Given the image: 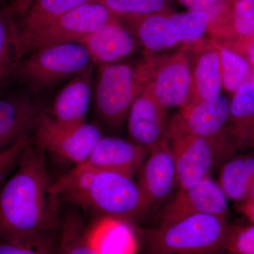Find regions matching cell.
<instances>
[{"label":"cell","mask_w":254,"mask_h":254,"mask_svg":"<svg viewBox=\"0 0 254 254\" xmlns=\"http://www.w3.org/2000/svg\"><path fill=\"white\" fill-rule=\"evenodd\" d=\"M168 139L176 166L178 190L194 186L210 177L216 166L215 157L208 141L170 125Z\"/></svg>","instance_id":"cell-10"},{"label":"cell","mask_w":254,"mask_h":254,"mask_svg":"<svg viewBox=\"0 0 254 254\" xmlns=\"http://www.w3.org/2000/svg\"><path fill=\"white\" fill-rule=\"evenodd\" d=\"M53 186L60 199L101 216L131 222L150 208L141 187L131 177L99 170L86 163L75 165Z\"/></svg>","instance_id":"cell-2"},{"label":"cell","mask_w":254,"mask_h":254,"mask_svg":"<svg viewBox=\"0 0 254 254\" xmlns=\"http://www.w3.org/2000/svg\"><path fill=\"white\" fill-rule=\"evenodd\" d=\"M121 18L97 1L78 6L17 43L16 61L42 48L81 43L92 33Z\"/></svg>","instance_id":"cell-6"},{"label":"cell","mask_w":254,"mask_h":254,"mask_svg":"<svg viewBox=\"0 0 254 254\" xmlns=\"http://www.w3.org/2000/svg\"><path fill=\"white\" fill-rule=\"evenodd\" d=\"M194 59L190 63L191 77L188 105L218 96L222 88L221 66L217 50L208 44L194 52Z\"/></svg>","instance_id":"cell-20"},{"label":"cell","mask_w":254,"mask_h":254,"mask_svg":"<svg viewBox=\"0 0 254 254\" xmlns=\"http://www.w3.org/2000/svg\"><path fill=\"white\" fill-rule=\"evenodd\" d=\"M139 231L125 219L100 216L87 225L86 238L95 254H137Z\"/></svg>","instance_id":"cell-14"},{"label":"cell","mask_w":254,"mask_h":254,"mask_svg":"<svg viewBox=\"0 0 254 254\" xmlns=\"http://www.w3.org/2000/svg\"><path fill=\"white\" fill-rule=\"evenodd\" d=\"M45 152L30 142L0 188V240L59 230L60 198L50 180Z\"/></svg>","instance_id":"cell-1"},{"label":"cell","mask_w":254,"mask_h":254,"mask_svg":"<svg viewBox=\"0 0 254 254\" xmlns=\"http://www.w3.org/2000/svg\"><path fill=\"white\" fill-rule=\"evenodd\" d=\"M30 143L29 135L0 150V188L14 173L23 151Z\"/></svg>","instance_id":"cell-33"},{"label":"cell","mask_w":254,"mask_h":254,"mask_svg":"<svg viewBox=\"0 0 254 254\" xmlns=\"http://www.w3.org/2000/svg\"><path fill=\"white\" fill-rule=\"evenodd\" d=\"M239 209L244 215L254 225V203L242 202Z\"/></svg>","instance_id":"cell-35"},{"label":"cell","mask_w":254,"mask_h":254,"mask_svg":"<svg viewBox=\"0 0 254 254\" xmlns=\"http://www.w3.org/2000/svg\"><path fill=\"white\" fill-rule=\"evenodd\" d=\"M93 68L75 76L55 98L52 118L58 125L75 127L86 123L93 88Z\"/></svg>","instance_id":"cell-18"},{"label":"cell","mask_w":254,"mask_h":254,"mask_svg":"<svg viewBox=\"0 0 254 254\" xmlns=\"http://www.w3.org/2000/svg\"><path fill=\"white\" fill-rule=\"evenodd\" d=\"M93 64L91 55L83 44L65 43L42 48L18 60L12 76L38 93L86 72Z\"/></svg>","instance_id":"cell-5"},{"label":"cell","mask_w":254,"mask_h":254,"mask_svg":"<svg viewBox=\"0 0 254 254\" xmlns=\"http://www.w3.org/2000/svg\"><path fill=\"white\" fill-rule=\"evenodd\" d=\"M230 100L220 95L186 105L170 121V125L208 141L216 167L223 165L237 151L228 130Z\"/></svg>","instance_id":"cell-7"},{"label":"cell","mask_w":254,"mask_h":254,"mask_svg":"<svg viewBox=\"0 0 254 254\" xmlns=\"http://www.w3.org/2000/svg\"><path fill=\"white\" fill-rule=\"evenodd\" d=\"M94 64L118 63L136 53L139 42L121 21L109 23L81 42Z\"/></svg>","instance_id":"cell-16"},{"label":"cell","mask_w":254,"mask_h":254,"mask_svg":"<svg viewBox=\"0 0 254 254\" xmlns=\"http://www.w3.org/2000/svg\"><path fill=\"white\" fill-rule=\"evenodd\" d=\"M169 123L167 109L159 104L145 84L128 112L131 141L149 153L168 138Z\"/></svg>","instance_id":"cell-12"},{"label":"cell","mask_w":254,"mask_h":254,"mask_svg":"<svg viewBox=\"0 0 254 254\" xmlns=\"http://www.w3.org/2000/svg\"><path fill=\"white\" fill-rule=\"evenodd\" d=\"M87 225L74 205L60 213L58 254H95L86 238Z\"/></svg>","instance_id":"cell-24"},{"label":"cell","mask_w":254,"mask_h":254,"mask_svg":"<svg viewBox=\"0 0 254 254\" xmlns=\"http://www.w3.org/2000/svg\"><path fill=\"white\" fill-rule=\"evenodd\" d=\"M44 111L39 103L28 96L0 98V150L29 135Z\"/></svg>","instance_id":"cell-15"},{"label":"cell","mask_w":254,"mask_h":254,"mask_svg":"<svg viewBox=\"0 0 254 254\" xmlns=\"http://www.w3.org/2000/svg\"><path fill=\"white\" fill-rule=\"evenodd\" d=\"M237 53L245 57L254 67V35L250 38L240 41L220 42Z\"/></svg>","instance_id":"cell-34"},{"label":"cell","mask_w":254,"mask_h":254,"mask_svg":"<svg viewBox=\"0 0 254 254\" xmlns=\"http://www.w3.org/2000/svg\"><path fill=\"white\" fill-rule=\"evenodd\" d=\"M190 11H203L210 18L209 38L217 41L227 39L231 18L232 0H177Z\"/></svg>","instance_id":"cell-27"},{"label":"cell","mask_w":254,"mask_h":254,"mask_svg":"<svg viewBox=\"0 0 254 254\" xmlns=\"http://www.w3.org/2000/svg\"><path fill=\"white\" fill-rule=\"evenodd\" d=\"M59 230L0 240V254H58Z\"/></svg>","instance_id":"cell-28"},{"label":"cell","mask_w":254,"mask_h":254,"mask_svg":"<svg viewBox=\"0 0 254 254\" xmlns=\"http://www.w3.org/2000/svg\"><path fill=\"white\" fill-rule=\"evenodd\" d=\"M211 44L220 57L222 88L233 95L241 86L250 81L253 66L243 55L220 42L211 39Z\"/></svg>","instance_id":"cell-25"},{"label":"cell","mask_w":254,"mask_h":254,"mask_svg":"<svg viewBox=\"0 0 254 254\" xmlns=\"http://www.w3.org/2000/svg\"><path fill=\"white\" fill-rule=\"evenodd\" d=\"M230 100L228 130L237 150L254 144V83L240 87Z\"/></svg>","instance_id":"cell-21"},{"label":"cell","mask_w":254,"mask_h":254,"mask_svg":"<svg viewBox=\"0 0 254 254\" xmlns=\"http://www.w3.org/2000/svg\"><path fill=\"white\" fill-rule=\"evenodd\" d=\"M34 130L37 145L75 165L86 161L103 137L96 125L86 123L78 127H63L45 111Z\"/></svg>","instance_id":"cell-8"},{"label":"cell","mask_w":254,"mask_h":254,"mask_svg":"<svg viewBox=\"0 0 254 254\" xmlns=\"http://www.w3.org/2000/svg\"><path fill=\"white\" fill-rule=\"evenodd\" d=\"M220 186L228 199L245 201L254 185V153L232 156L221 167Z\"/></svg>","instance_id":"cell-23"},{"label":"cell","mask_w":254,"mask_h":254,"mask_svg":"<svg viewBox=\"0 0 254 254\" xmlns=\"http://www.w3.org/2000/svg\"><path fill=\"white\" fill-rule=\"evenodd\" d=\"M190 52L181 49L170 56L157 57L153 73L146 83L150 93L165 109L188 104L191 68Z\"/></svg>","instance_id":"cell-9"},{"label":"cell","mask_w":254,"mask_h":254,"mask_svg":"<svg viewBox=\"0 0 254 254\" xmlns=\"http://www.w3.org/2000/svg\"><path fill=\"white\" fill-rule=\"evenodd\" d=\"M157 57H146L136 66L127 63L100 65L95 87L97 115L110 128L119 129L132 103L149 81Z\"/></svg>","instance_id":"cell-4"},{"label":"cell","mask_w":254,"mask_h":254,"mask_svg":"<svg viewBox=\"0 0 254 254\" xmlns=\"http://www.w3.org/2000/svg\"><path fill=\"white\" fill-rule=\"evenodd\" d=\"M254 35V0H232L228 33L222 42L244 41Z\"/></svg>","instance_id":"cell-31"},{"label":"cell","mask_w":254,"mask_h":254,"mask_svg":"<svg viewBox=\"0 0 254 254\" xmlns=\"http://www.w3.org/2000/svg\"><path fill=\"white\" fill-rule=\"evenodd\" d=\"M170 12L121 18L123 24L144 48L145 57L154 56L180 44V33L169 16Z\"/></svg>","instance_id":"cell-17"},{"label":"cell","mask_w":254,"mask_h":254,"mask_svg":"<svg viewBox=\"0 0 254 254\" xmlns=\"http://www.w3.org/2000/svg\"><path fill=\"white\" fill-rule=\"evenodd\" d=\"M16 18L9 6L0 4V86L12 76L16 62Z\"/></svg>","instance_id":"cell-29"},{"label":"cell","mask_w":254,"mask_h":254,"mask_svg":"<svg viewBox=\"0 0 254 254\" xmlns=\"http://www.w3.org/2000/svg\"><path fill=\"white\" fill-rule=\"evenodd\" d=\"M120 18L172 11V0H95Z\"/></svg>","instance_id":"cell-30"},{"label":"cell","mask_w":254,"mask_h":254,"mask_svg":"<svg viewBox=\"0 0 254 254\" xmlns=\"http://www.w3.org/2000/svg\"><path fill=\"white\" fill-rule=\"evenodd\" d=\"M244 202H250V203H254V185L252 190H251L250 195H249L248 198L247 200Z\"/></svg>","instance_id":"cell-36"},{"label":"cell","mask_w":254,"mask_h":254,"mask_svg":"<svg viewBox=\"0 0 254 254\" xmlns=\"http://www.w3.org/2000/svg\"><path fill=\"white\" fill-rule=\"evenodd\" d=\"M169 16L178 29L180 43L190 53H194L206 46L210 38L205 39L208 34L210 18L203 11H190L186 12L169 13Z\"/></svg>","instance_id":"cell-26"},{"label":"cell","mask_w":254,"mask_h":254,"mask_svg":"<svg viewBox=\"0 0 254 254\" xmlns=\"http://www.w3.org/2000/svg\"><path fill=\"white\" fill-rule=\"evenodd\" d=\"M230 225L225 216L198 215L139 232L145 254H223Z\"/></svg>","instance_id":"cell-3"},{"label":"cell","mask_w":254,"mask_h":254,"mask_svg":"<svg viewBox=\"0 0 254 254\" xmlns=\"http://www.w3.org/2000/svg\"><path fill=\"white\" fill-rule=\"evenodd\" d=\"M250 81L254 82V67H253V70H252V76H251Z\"/></svg>","instance_id":"cell-37"},{"label":"cell","mask_w":254,"mask_h":254,"mask_svg":"<svg viewBox=\"0 0 254 254\" xmlns=\"http://www.w3.org/2000/svg\"><path fill=\"white\" fill-rule=\"evenodd\" d=\"M95 0H32L19 21H16L18 43L48 23L78 6Z\"/></svg>","instance_id":"cell-22"},{"label":"cell","mask_w":254,"mask_h":254,"mask_svg":"<svg viewBox=\"0 0 254 254\" xmlns=\"http://www.w3.org/2000/svg\"><path fill=\"white\" fill-rule=\"evenodd\" d=\"M138 184L150 208L166 200L178 187L175 159L168 138L150 152Z\"/></svg>","instance_id":"cell-13"},{"label":"cell","mask_w":254,"mask_h":254,"mask_svg":"<svg viewBox=\"0 0 254 254\" xmlns=\"http://www.w3.org/2000/svg\"></svg>","instance_id":"cell-38"},{"label":"cell","mask_w":254,"mask_h":254,"mask_svg":"<svg viewBox=\"0 0 254 254\" xmlns=\"http://www.w3.org/2000/svg\"><path fill=\"white\" fill-rule=\"evenodd\" d=\"M226 254H254V225H230Z\"/></svg>","instance_id":"cell-32"},{"label":"cell","mask_w":254,"mask_h":254,"mask_svg":"<svg viewBox=\"0 0 254 254\" xmlns=\"http://www.w3.org/2000/svg\"><path fill=\"white\" fill-rule=\"evenodd\" d=\"M146 152L136 143L118 137H103L84 163L93 168L132 177Z\"/></svg>","instance_id":"cell-19"},{"label":"cell","mask_w":254,"mask_h":254,"mask_svg":"<svg viewBox=\"0 0 254 254\" xmlns=\"http://www.w3.org/2000/svg\"><path fill=\"white\" fill-rule=\"evenodd\" d=\"M227 199L220 185L209 177L190 188L178 190L160 214L158 226L170 225L194 215L227 217Z\"/></svg>","instance_id":"cell-11"}]
</instances>
